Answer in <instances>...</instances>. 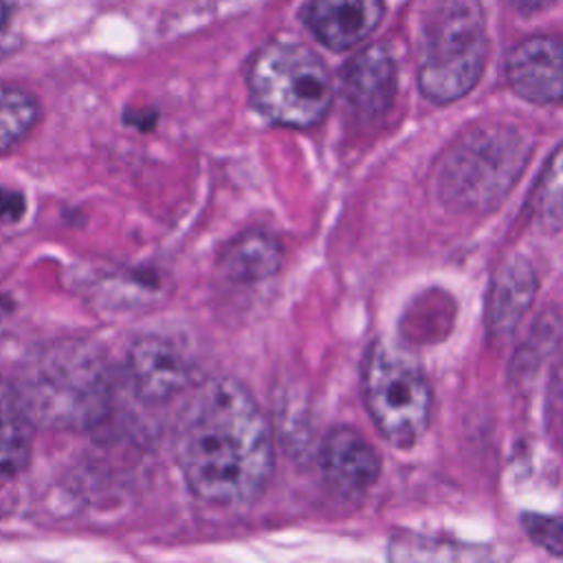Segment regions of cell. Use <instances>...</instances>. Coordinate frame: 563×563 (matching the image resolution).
I'll use <instances>...</instances> for the list:
<instances>
[{"mask_svg":"<svg viewBox=\"0 0 563 563\" xmlns=\"http://www.w3.org/2000/svg\"><path fill=\"white\" fill-rule=\"evenodd\" d=\"M530 141L512 125L488 123L462 132L438 163V194L457 211H490L515 187Z\"/></svg>","mask_w":563,"mask_h":563,"instance_id":"obj_3","label":"cell"},{"mask_svg":"<svg viewBox=\"0 0 563 563\" xmlns=\"http://www.w3.org/2000/svg\"><path fill=\"white\" fill-rule=\"evenodd\" d=\"M363 400L376 429L405 449L420 440L431 418V387L420 365L405 350L374 341L361 369Z\"/></svg>","mask_w":563,"mask_h":563,"instance_id":"obj_6","label":"cell"},{"mask_svg":"<svg viewBox=\"0 0 563 563\" xmlns=\"http://www.w3.org/2000/svg\"><path fill=\"white\" fill-rule=\"evenodd\" d=\"M40 106L20 86L0 84V154L15 147L35 125Z\"/></svg>","mask_w":563,"mask_h":563,"instance_id":"obj_16","label":"cell"},{"mask_svg":"<svg viewBox=\"0 0 563 563\" xmlns=\"http://www.w3.org/2000/svg\"><path fill=\"white\" fill-rule=\"evenodd\" d=\"M521 523H523V530L528 532V537L539 548L548 550L554 556H563V517L523 512Z\"/></svg>","mask_w":563,"mask_h":563,"instance_id":"obj_17","label":"cell"},{"mask_svg":"<svg viewBox=\"0 0 563 563\" xmlns=\"http://www.w3.org/2000/svg\"><path fill=\"white\" fill-rule=\"evenodd\" d=\"M537 295V273L532 264L521 257H508L493 275L486 301V328L495 339L515 332L532 299Z\"/></svg>","mask_w":563,"mask_h":563,"instance_id":"obj_12","label":"cell"},{"mask_svg":"<svg viewBox=\"0 0 563 563\" xmlns=\"http://www.w3.org/2000/svg\"><path fill=\"white\" fill-rule=\"evenodd\" d=\"M13 9H15V0H0V26L9 24Z\"/></svg>","mask_w":563,"mask_h":563,"instance_id":"obj_21","label":"cell"},{"mask_svg":"<svg viewBox=\"0 0 563 563\" xmlns=\"http://www.w3.org/2000/svg\"><path fill=\"white\" fill-rule=\"evenodd\" d=\"M515 4V9L523 11V13H534V11H541L545 9L552 0H510Z\"/></svg>","mask_w":563,"mask_h":563,"instance_id":"obj_20","label":"cell"},{"mask_svg":"<svg viewBox=\"0 0 563 563\" xmlns=\"http://www.w3.org/2000/svg\"><path fill=\"white\" fill-rule=\"evenodd\" d=\"M398 86L394 55L383 44L358 51L341 70V92L358 119L372 121L383 117Z\"/></svg>","mask_w":563,"mask_h":563,"instance_id":"obj_9","label":"cell"},{"mask_svg":"<svg viewBox=\"0 0 563 563\" xmlns=\"http://www.w3.org/2000/svg\"><path fill=\"white\" fill-rule=\"evenodd\" d=\"M506 77L526 101H563V42L552 35L521 40L506 59Z\"/></svg>","mask_w":563,"mask_h":563,"instance_id":"obj_8","label":"cell"},{"mask_svg":"<svg viewBox=\"0 0 563 563\" xmlns=\"http://www.w3.org/2000/svg\"><path fill=\"white\" fill-rule=\"evenodd\" d=\"M321 471L336 493L358 495L378 479L380 457L358 431L336 427L323 440Z\"/></svg>","mask_w":563,"mask_h":563,"instance_id":"obj_11","label":"cell"},{"mask_svg":"<svg viewBox=\"0 0 563 563\" xmlns=\"http://www.w3.org/2000/svg\"><path fill=\"white\" fill-rule=\"evenodd\" d=\"M33 418L15 383L0 376V475L26 468L33 449Z\"/></svg>","mask_w":563,"mask_h":563,"instance_id":"obj_14","label":"cell"},{"mask_svg":"<svg viewBox=\"0 0 563 563\" xmlns=\"http://www.w3.org/2000/svg\"><path fill=\"white\" fill-rule=\"evenodd\" d=\"M24 209H26V200L20 191L0 187V220L15 222L24 216Z\"/></svg>","mask_w":563,"mask_h":563,"instance_id":"obj_18","label":"cell"},{"mask_svg":"<svg viewBox=\"0 0 563 563\" xmlns=\"http://www.w3.org/2000/svg\"><path fill=\"white\" fill-rule=\"evenodd\" d=\"M176 462L191 493L216 506H244L273 473V435L251 391L235 378L198 383L176 420Z\"/></svg>","mask_w":563,"mask_h":563,"instance_id":"obj_1","label":"cell"},{"mask_svg":"<svg viewBox=\"0 0 563 563\" xmlns=\"http://www.w3.org/2000/svg\"><path fill=\"white\" fill-rule=\"evenodd\" d=\"M128 374L141 400L161 405L189 385L191 365L174 341L161 334H143L130 345Z\"/></svg>","mask_w":563,"mask_h":563,"instance_id":"obj_7","label":"cell"},{"mask_svg":"<svg viewBox=\"0 0 563 563\" xmlns=\"http://www.w3.org/2000/svg\"><path fill=\"white\" fill-rule=\"evenodd\" d=\"M251 101L271 123L312 128L330 110L332 79L321 57L297 42H268L246 73Z\"/></svg>","mask_w":563,"mask_h":563,"instance_id":"obj_4","label":"cell"},{"mask_svg":"<svg viewBox=\"0 0 563 563\" xmlns=\"http://www.w3.org/2000/svg\"><path fill=\"white\" fill-rule=\"evenodd\" d=\"M18 389L35 424L88 429L110 411L112 383L101 350L84 339H62L33 352Z\"/></svg>","mask_w":563,"mask_h":563,"instance_id":"obj_2","label":"cell"},{"mask_svg":"<svg viewBox=\"0 0 563 563\" xmlns=\"http://www.w3.org/2000/svg\"><path fill=\"white\" fill-rule=\"evenodd\" d=\"M282 266V244L262 229L233 238L220 253L218 268L235 284H255L273 277Z\"/></svg>","mask_w":563,"mask_h":563,"instance_id":"obj_13","label":"cell"},{"mask_svg":"<svg viewBox=\"0 0 563 563\" xmlns=\"http://www.w3.org/2000/svg\"><path fill=\"white\" fill-rule=\"evenodd\" d=\"M22 48V40L18 33L9 31L7 26H0V59H7L15 55Z\"/></svg>","mask_w":563,"mask_h":563,"instance_id":"obj_19","label":"cell"},{"mask_svg":"<svg viewBox=\"0 0 563 563\" xmlns=\"http://www.w3.org/2000/svg\"><path fill=\"white\" fill-rule=\"evenodd\" d=\"M486 51L479 0H435L422 26L418 68L422 95L435 103L464 97L484 70Z\"/></svg>","mask_w":563,"mask_h":563,"instance_id":"obj_5","label":"cell"},{"mask_svg":"<svg viewBox=\"0 0 563 563\" xmlns=\"http://www.w3.org/2000/svg\"><path fill=\"white\" fill-rule=\"evenodd\" d=\"M383 9V0H308L301 18L323 46L347 51L369 37Z\"/></svg>","mask_w":563,"mask_h":563,"instance_id":"obj_10","label":"cell"},{"mask_svg":"<svg viewBox=\"0 0 563 563\" xmlns=\"http://www.w3.org/2000/svg\"><path fill=\"white\" fill-rule=\"evenodd\" d=\"M7 312H9V308H7V303L0 299V325H2V321H4V317H7Z\"/></svg>","mask_w":563,"mask_h":563,"instance_id":"obj_22","label":"cell"},{"mask_svg":"<svg viewBox=\"0 0 563 563\" xmlns=\"http://www.w3.org/2000/svg\"><path fill=\"white\" fill-rule=\"evenodd\" d=\"M530 222L545 233L563 229V143L548 158L528 198Z\"/></svg>","mask_w":563,"mask_h":563,"instance_id":"obj_15","label":"cell"}]
</instances>
